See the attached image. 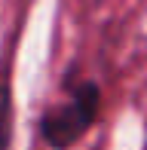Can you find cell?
Returning <instances> with one entry per match:
<instances>
[{
  "instance_id": "cell-1",
  "label": "cell",
  "mask_w": 147,
  "mask_h": 150,
  "mask_svg": "<svg viewBox=\"0 0 147 150\" xmlns=\"http://www.w3.org/2000/svg\"><path fill=\"white\" fill-rule=\"evenodd\" d=\"M95 113H98V86L80 83L43 117V138L52 147H68L92 126Z\"/></svg>"
}]
</instances>
